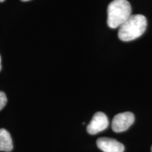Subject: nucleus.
Masks as SVG:
<instances>
[{
	"label": "nucleus",
	"mask_w": 152,
	"mask_h": 152,
	"mask_svg": "<svg viewBox=\"0 0 152 152\" xmlns=\"http://www.w3.org/2000/svg\"><path fill=\"white\" fill-rule=\"evenodd\" d=\"M147 26V18L143 15H131L130 18L119 27L118 35L122 41H132L144 33Z\"/></svg>",
	"instance_id": "obj_1"
},
{
	"label": "nucleus",
	"mask_w": 152,
	"mask_h": 152,
	"mask_svg": "<svg viewBox=\"0 0 152 152\" xmlns=\"http://www.w3.org/2000/svg\"><path fill=\"white\" fill-rule=\"evenodd\" d=\"M131 6L127 0H113L108 7L107 24L111 28H119L131 16Z\"/></svg>",
	"instance_id": "obj_2"
},
{
	"label": "nucleus",
	"mask_w": 152,
	"mask_h": 152,
	"mask_svg": "<svg viewBox=\"0 0 152 152\" xmlns=\"http://www.w3.org/2000/svg\"><path fill=\"white\" fill-rule=\"evenodd\" d=\"M134 115L131 112H124L117 114L112 121V130L115 132H122L127 130L133 124Z\"/></svg>",
	"instance_id": "obj_3"
},
{
	"label": "nucleus",
	"mask_w": 152,
	"mask_h": 152,
	"mask_svg": "<svg viewBox=\"0 0 152 152\" xmlns=\"http://www.w3.org/2000/svg\"><path fill=\"white\" fill-rule=\"evenodd\" d=\"M109 126V119L103 112H96L87 127L90 134H96L102 132Z\"/></svg>",
	"instance_id": "obj_4"
},
{
	"label": "nucleus",
	"mask_w": 152,
	"mask_h": 152,
	"mask_svg": "<svg viewBox=\"0 0 152 152\" xmlns=\"http://www.w3.org/2000/svg\"><path fill=\"white\" fill-rule=\"evenodd\" d=\"M98 148L104 152H123L124 145L115 139L101 137L96 140Z\"/></svg>",
	"instance_id": "obj_5"
},
{
	"label": "nucleus",
	"mask_w": 152,
	"mask_h": 152,
	"mask_svg": "<svg viewBox=\"0 0 152 152\" xmlns=\"http://www.w3.org/2000/svg\"><path fill=\"white\" fill-rule=\"evenodd\" d=\"M14 145L11 134L5 129H0V151H11L13 150Z\"/></svg>",
	"instance_id": "obj_6"
},
{
	"label": "nucleus",
	"mask_w": 152,
	"mask_h": 152,
	"mask_svg": "<svg viewBox=\"0 0 152 152\" xmlns=\"http://www.w3.org/2000/svg\"><path fill=\"white\" fill-rule=\"evenodd\" d=\"M7 103V98L5 93L0 91V111L3 109Z\"/></svg>",
	"instance_id": "obj_7"
},
{
	"label": "nucleus",
	"mask_w": 152,
	"mask_h": 152,
	"mask_svg": "<svg viewBox=\"0 0 152 152\" xmlns=\"http://www.w3.org/2000/svg\"><path fill=\"white\" fill-rule=\"evenodd\" d=\"M1 56H0V71H1Z\"/></svg>",
	"instance_id": "obj_8"
},
{
	"label": "nucleus",
	"mask_w": 152,
	"mask_h": 152,
	"mask_svg": "<svg viewBox=\"0 0 152 152\" xmlns=\"http://www.w3.org/2000/svg\"><path fill=\"white\" fill-rule=\"evenodd\" d=\"M22 1H30V0H21Z\"/></svg>",
	"instance_id": "obj_9"
},
{
	"label": "nucleus",
	"mask_w": 152,
	"mask_h": 152,
	"mask_svg": "<svg viewBox=\"0 0 152 152\" xmlns=\"http://www.w3.org/2000/svg\"><path fill=\"white\" fill-rule=\"evenodd\" d=\"M4 1H5V0H0V2H3Z\"/></svg>",
	"instance_id": "obj_10"
},
{
	"label": "nucleus",
	"mask_w": 152,
	"mask_h": 152,
	"mask_svg": "<svg viewBox=\"0 0 152 152\" xmlns=\"http://www.w3.org/2000/svg\"><path fill=\"white\" fill-rule=\"evenodd\" d=\"M151 152H152V146H151Z\"/></svg>",
	"instance_id": "obj_11"
}]
</instances>
